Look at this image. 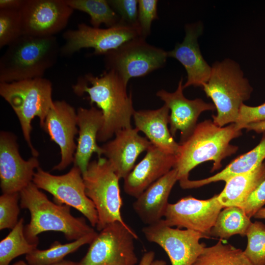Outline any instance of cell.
I'll return each instance as SVG.
<instances>
[{
    "instance_id": "1",
    "label": "cell",
    "mask_w": 265,
    "mask_h": 265,
    "mask_svg": "<svg viewBox=\"0 0 265 265\" xmlns=\"http://www.w3.org/2000/svg\"><path fill=\"white\" fill-rule=\"evenodd\" d=\"M127 85L112 70H106L100 76L86 74L72 85L76 95L87 94L90 104H96L103 113L104 123L97 141H107L118 131L132 127L131 118L135 110L132 94L127 92Z\"/></svg>"
},
{
    "instance_id": "2",
    "label": "cell",
    "mask_w": 265,
    "mask_h": 265,
    "mask_svg": "<svg viewBox=\"0 0 265 265\" xmlns=\"http://www.w3.org/2000/svg\"><path fill=\"white\" fill-rule=\"evenodd\" d=\"M20 195V207L28 210L30 215L29 222L24 227V234L31 243L38 245V235L44 232H61L67 240L74 241L95 231L85 218L74 216L69 206L49 200L33 182Z\"/></svg>"
},
{
    "instance_id": "3",
    "label": "cell",
    "mask_w": 265,
    "mask_h": 265,
    "mask_svg": "<svg viewBox=\"0 0 265 265\" xmlns=\"http://www.w3.org/2000/svg\"><path fill=\"white\" fill-rule=\"evenodd\" d=\"M241 134V130H238L235 123L219 127L212 120H206L197 124L191 134L179 143V151L173 168L177 170L178 181L189 179L190 171L206 161H213L211 172L220 168L222 160L238 149V146L231 144L230 142Z\"/></svg>"
},
{
    "instance_id": "4",
    "label": "cell",
    "mask_w": 265,
    "mask_h": 265,
    "mask_svg": "<svg viewBox=\"0 0 265 265\" xmlns=\"http://www.w3.org/2000/svg\"><path fill=\"white\" fill-rule=\"evenodd\" d=\"M60 49L55 36L22 35L7 46L0 58V83L43 78L57 62Z\"/></svg>"
},
{
    "instance_id": "5",
    "label": "cell",
    "mask_w": 265,
    "mask_h": 265,
    "mask_svg": "<svg viewBox=\"0 0 265 265\" xmlns=\"http://www.w3.org/2000/svg\"><path fill=\"white\" fill-rule=\"evenodd\" d=\"M202 88L215 106L217 114L212 115V121L219 127L236 123L240 106L253 91L239 64L229 58L213 64L210 79Z\"/></svg>"
},
{
    "instance_id": "6",
    "label": "cell",
    "mask_w": 265,
    "mask_h": 265,
    "mask_svg": "<svg viewBox=\"0 0 265 265\" xmlns=\"http://www.w3.org/2000/svg\"><path fill=\"white\" fill-rule=\"evenodd\" d=\"M52 90V82L44 78L0 83V95L16 114L32 156L37 157L39 153L31 141V121L38 117L42 128L46 116L53 106Z\"/></svg>"
},
{
    "instance_id": "7",
    "label": "cell",
    "mask_w": 265,
    "mask_h": 265,
    "mask_svg": "<svg viewBox=\"0 0 265 265\" xmlns=\"http://www.w3.org/2000/svg\"><path fill=\"white\" fill-rule=\"evenodd\" d=\"M82 177L86 194L97 211V230L116 222L127 225L121 214L120 179L107 159L101 157L90 161Z\"/></svg>"
},
{
    "instance_id": "8",
    "label": "cell",
    "mask_w": 265,
    "mask_h": 265,
    "mask_svg": "<svg viewBox=\"0 0 265 265\" xmlns=\"http://www.w3.org/2000/svg\"><path fill=\"white\" fill-rule=\"evenodd\" d=\"M167 52L138 37L104 55L106 70H112L128 84L131 78L144 77L165 65Z\"/></svg>"
},
{
    "instance_id": "9",
    "label": "cell",
    "mask_w": 265,
    "mask_h": 265,
    "mask_svg": "<svg viewBox=\"0 0 265 265\" xmlns=\"http://www.w3.org/2000/svg\"><path fill=\"white\" fill-rule=\"evenodd\" d=\"M78 265H135L136 234L128 224H108L99 231Z\"/></svg>"
},
{
    "instance_id": "10",
    "label": "cell",
    "mask_w": 265,
    "mask_h": 265,
    "mask_svg": "<svg viewBox=\"0 0 265 265\" xmlns=\"http://www.w3.org/2000/svg\"><path fill=\"white\" fill-rule=\"evenodd\" d=\"M32 182L40 189L51 194L54 202L72 207L81 212L96 227L98 215L95 206L85 193L82 172L74 165L67 173L54 175L38 167Z\"/></svg>"
},
{
    "instance_id": "11",
    "label": "cell",
    "mask_w": 265,
    "mask_h": 265,
    "mask_svg": "<svg viewBox=\"0 0 265 265\" xmlns=\"http://www.w3.org/2000/svg\"><path fill=\"white\" fill-rule=\"evenodd\" d=\"M141 37L138 27L120 23L106 28H96L84 23L75 29L64 32L65 43L60 48V55L70 57L84 48L94 49L93 55H105L126 42Z\"/></svg>"
},
{
    "instance_id": "12",
    "label": "cell",
    "mask_w": 265,
    "mask_h": 265,
    "mask_svg": "<svg viewBox=\"0 0 265 265\" xmlns=\"http://www.w3.org/2000/svg\"><path fill=\"white\" fill-rule=\"evenodd\" d=\"M142 232L148 241L157 244L165 251L171 265H191L206 247L200 240L209 238L192 230L170 227L164 219L146 225Z\"/></svg>"
},
{
    "instance_id": "13",
    "label": "cell",
    "mask_w": 265,
    "mask_h": 265,
    "mask_svg": "<svg viewBox=\"0 0 265 265\" xmlns=\"http://www.w3.org/2000/svg\"><path fill=\"white\" fill-rule=\"evenodd\" d=\"M20 10L23 35L37 37L55 36L74 12L65 0H24Z\"/></svg>"
},
{
    "instance_id": "14",
    "label": "cell",
    "mask_w": 265,
    "mask_h": 265,
    "mask_svg": "<svg viewBox=\"0 0 265 265\" xmlns=\"http://www.w3.org/2000/svg\"><path fill=\"white\" fill-rule=\"evenodd\" d=\"M40 167L37 157L25 160L21 156L17 137L12 133H0V186L2 193H20L32 182Z\"/></svg>"
},
{
    "instance_id": "15",
    "label": "cell",
    "mask_w": 265,
    "mask_h": 265,
    "mask_svg": "<svg viewBox=\"0 0 265 265\" xmlns=\"http://www.w3.org/2000/svg\"><path fill=\"white\" fill-rule=\"evenodd\" d=\"M217 197L218 195H215L210 199L200 200L187 196L175 203H169L164 219L170 227L192 230L210 238L211 230L224 208Z\"/></svg>"
},
{
    "instance_id": "16",
    "label": "cell",
    "mask_w": 265,
    "mask_h": 265,
    "mask_svg": "<svg viewBox=\"0 0 265 265\" xmlns=\"http://www.w3.org/2000/svg\"><path fill=\"white\" fill-rule=\"evenodd\" d=\"M77 116L74 107L64 100L54 101L46 116L42 129L60 150V160L53 170H63L74 162V138L79 132Z\"/></svg>"
},
{
    "instance_id": "17",
    "label": "cell",
    "mask_w": 265,
    "mask_h": 265,
    "mask_svg": "<svg viewBox=\"0 0 265 265\" xmlns=\"http://www.w3.org/2000/svg\"><path fill=\"white\" fill-rule=\"evenodd\" d=\"M183 85L181 79L174 92L161 89L156 93L171 111L169 130L173 137L177 131H180V143L185 141L191 134L202 112L216 109L213 104L206 103L201 99L189 100L186 98L183 94Z\"/></svg>"
},
{
    "instance_id": "18",
    "label": "cell",
    "mask_w": 265,
    "mask_h": 265,
    "mask_svg": "<svg viewBox=\"0 0 265 265\" xmlns=\"http://www.w3.org/2000/svg\"><path fill=\"white\" fill-rule=\"evenodd\" d=\"M185 31L183 41L167 52L168 57L178 60L186 71L187 80L183 85L184 89L190 86L202 87L208 81L212 72V67L203 58L198 43L203 26L200 22L187 24Z\"/></svg>"
},
{
    "instance_id": "19",
    "label": "cell",
    "mask_w": 265,
    "mask_h": 265,
    "mask_svg": "<svg viewBox=\"0 0 265 265\" xmlns=\"http://www.w3.org/2000/svg\"><path fill=\"white\" fill-rule=\"evenodd\" d=\"M177 155L165 152L152 144L143 159L124 179L128 195L137 198L150 185L172 169Z\"/></svg>"
},
{
    "instance_id": "20",
    "label": "cell",
    "mask_w": 265,
    "mask_h": 265,
    "mask_svg": "<svg viewBox=\"0 0 265 265\" xmlns=\"http://www.w3.org/2000/svg\"><path fill=\"white\" fill-rule=\"evenodd\" d=\"M132 127L120 130L115 138L102 147L103 155L109 162L118 178L124 179L132 170L138 156L152 145L146 137Z\"/></svg>"
},
{
    "instance_id": "21",
    "label": "cell",
    "mask_w": 265,
    "mask_h": 265,
    "mask_svg": "<svg viewBox=\"0 0 265 265\" xmlns=\"http://www.w3.org/2000/svg\"><path fill=\"white\" fill-rule=\"evenodd\" d=\"M177 176V170L173 168L150 185L133 203L134 211L145 225L153 224L164 217Z\"/></svg>"
},
{
    "instance_id": "22",
    "label": "cell",
    "mask_w": 265,
    "mask_h": 265,
    "mask_svg": "<svg viewBox=\"0 0 265 265\" xmlns=\"http://www.w3.org/2000/svg\"><path fill=\"white\" fill-rule=\"evenodd\" d=\"M77 115L79 137L73 163L83 174L94 153L97 154L98 158L103 155V150L97 141L98 134L104 123V117L102 111L93 106L90 108H78Z\"/></svg>"
},
{
    "instance_id": "23",
    "label": "cell",
    "mask_w": 265,
    "mask_h": 265,
    "mask_svg": "<svg viewBox=\"0 0 265 265\" xmlns=\"http://www.w3.org/2000/svg\"><path fill=\"white\" fill-rule=\"evenodd\" d=\"M169 109L164 104L155 110L135 111L133 117L136 128L151 143L166 153L177 155L180 144L175 141L168 128Z\"/></svg>"
},
{
    "instance_id": "24",
    "label": "cell",
    "mask_w": 265,
    "mask_h": 265,
    "mask_svg": "<svg viewBox=\"0 0 265 265\" xmlns=\"http://www.w3.org/2000/svg\"><path fill=\"white\" fill-rule=\"evenodd\" d=\"M265 159V132L262 138L254 148L233 160L224 169L206 179L198 180H186L179 182L183 189L197 188L213 182L227 181L236 175L250 172L259 165Z\"/></svg>"
},
{
    "instance_id": "25",
    "label": "cell",
    "mask_w": 265,
    "mask_h": 265,
    "mask_svg": "<svg viewBox=\"0 0 265 265\" xmlns=\"http://www.w3.org/2000/svg\"><path fill=\"white\" fill-rule=\"evenodd\" d=\"M265 180V162L255 169L236 175L225 182V186L218 194V200L224 208L240 207L258 186Z\"/></svg>"
},
{
    "instance_id": "26",
    "label": "cell",
    "mask_w": 265,
    "mask_h": 265,
    "mask_svg": "<svg viewBox=\"0 0 265 265\" xmlns=\"http://www.w3.org/2000/svg\"><path fill=\"white\" fill-rule=\"evenodd\" d=\"M252 222L244 210L237 206L225 207L218 214L210 236L228 239L235 235H246Z\"/></svg>"
},
{
    "instance_id": "27",
    "label": "cell",
    "mask_w": 265,
    "mask_h": 265,
    "mask_svg": "<svg viewBox=\"0 0 265 265\" xmlns=\"http://www.w3.org/2000/svg\"><path fill=\"white\" fill-rule=\"evenodd\" d=\"M98 233L94 231L71 242L62 244L58 241L53 242L45 250L36 249L26 255L28 265H48L63 260L67 255L77 251L82 246L93 240Z\"/></svg>"
},
{
    "instance_id": "28",
    "label": "cell",
    "mask_w": 265,
    "mask_h": 265,
    "mask_svg": "<svg viewBox=\"0 0 265 265\" xmlns=\"http://www.w3.org/2000/svg\"><path fill=\"white\" fill-rule=\"evenodd\" d=\"M191 265H253L243 251L221 240L210 247H205Z\"/></svg>"
},
{
    "instance_id": "29",
    "label": "cell",
    "mask_w": 265,
    "mask_h": 265,
    "mask_svg": "<svg viewBox=\"0 0 265 265\" xmlns=\"http://www.w3.org/2000/svg\"><path fill=\"white\" fill-rule=\"evenodd\" d=\"M74 10L85 12L90 17L91 26L99 28L102 24L107 27L119 24L120 18L106 0H65Z\"/></svg>"
},
{
    "instance_id": "30",
    "label": "cell",
    "mask_w": 265,
    "mask_h": 265,
    "mask_svg": "<svg viewBox=\"0 0 265 265\" xmlns=\"http://www.w3.org/2000/svg\"><path fill=\"white\" fill-rule=\"evenodd\" d=\"M24 220L19 219L17 224L0 242V265H9L14 258L26 255L35 249L37 245L29 242L24 234Z\"/></svg>"
},
{
    "instance_id": "31",
    "label": "cell",
    "mask_w": 265,
    "mask_h": 265,
    "mask_svg": "<svg viewBox=\"0 0 265 265\" xmlns=\"http://www.w3.org/2000/svg\"><path fill=\"white\" fill-rule=\"evenodd\" d=\"M246 236L245 256L253 265H265V225L260 221L252 223Z\"/></svg>"
},
{
    "instance_id": "32",
    "label": "cell",
    "mask_w": 265,
    "mask_h": 265,
    "mask_svg": "<svg viewBox=\"0 0 265 265\" xmlns=\"http://www.w3.org/2000/svg\"><path fill=\"white\" fill-rule=\"evenodd\" d=\"M22 35L20 9L0 10V48L8 46Z\"/></svg>"
},
{
    "instance_id": "33",
    "label": "cell",
    "mask_w": 265,
    "mask_h": 265,
    "mask_svg": "<svg viewBox=\"0 0 265 265\" xmlns=\"http://www.w3.org/2000/svg\"><path fill=\"white\" fill-rule=\"evenodd\" d=\"M20 193H2L0 196V230H12L17 224L20 213Z\"/></svg>"
},
{
    "instance_id": "34",
    "label": "cell",
    "mask_w": 265,
    "mask_h": 265,
    "mask_svg": "<svg viewBox=\"0 0 265 265\" xmlns=\"http://www.w3.org/2000/svg\"><path fill=\"white\" fill-rule=\"evenodd\" d=\"M157 0H138V25L141 37L146 39L150 34L152 22L157 19Z\"/></svg>"
},
{
    "instance_id": "35",
    "label": "cell",
    "mask_w": 265,
    "mask_h": 265,
    "mask_svg": "<svg viewBox=\"0 0 265 265\" xmlns=\"http://www.w3.org/2000/svg\"><path fill=\"white\" fill-rule=\"evenodd\" d=\"M108 2L118 15L119 23L139 27L137 20L138 0H109Z\"/></svg>"
},
{
    "instance_id": "36",
    "label": "cell",
    "mask_w": 265,
    "mask_h": 265,
    "mask_svg": "<svg viewBox=\"0 0 265 265\" xmlns=\"http://www.w3.org/2000/svg\"><path fill=\"white\" fill-rule=\"evenodd\" d=\"M265 120V102L258 106H251L243 104L240 107L235 126L241 130L244 127L251 123Z\"/></svg>"
},
{
    "instance_id": "37",
    "label": "cell",
    "mask_w": 265,
    "mask_h": 265,
    "mask_svg": "<svg viewBox=\"0 0 265 265\" xmlns=\"http://www.w3.org/2000/svg\"><path fill=\"white\" fill-rule=\"evenodd\" d=\"M265 205V180L250 194L240 208L251 218Z\"/></svg>"
},
{
    "instance_id": "38",
    "label": "cell",
    "mask_w": 265,
    "mask_h": 265,
    "mask_svg": "<svg viewBox=\"0 0 265 265\" xmlns=\"http://www.w3.org/2000/svg\"><path fill=\"white\" fill-rule=\"evenodd\" d=\"M155 253L150 251L142 256L138 265H166L165 261L162 260H155Z\"/></svg>"
},
{
    "instance_id": "39",
    "label": "cell",
    "mask_w": 265,
    "mask_h": 265,
    "mask_svg": "<svg viewBox=\"0 0 265 265\" xmlns=\"http://www.w3.org/2000/svg\"><path fill=\"white\" fill-rule=\"evenodd\" d=\"M24 0H0L1 9H21Z\"/></svg>"
},
{
    "instance_id": "40",
    "label": "cell",
    "mask_w": 265,
    "mask_h": 265,
    "mask_svg": "<svg viewBox=\"0 0 265 265\" xmlns=\"http://www.w3.org/2000/svg\"><path fill=\"white\" fill-rule=\"evenodd\" d=\"M243 129L246 131H253L257 133H264L265 132V120L249 123L245 125Z\"/></svg>"
},
{
    "instance_id": "41",
    "label": "cell",
    "mask_w": 265,
    "mask_h": 265,
    "mask_svg": "<svg viewBox=\"0 0 265 265\" xmlns=\"http://www.w3.org/2000/svg\"><path fill=\"white\" fill-rule=\"evenodd\" d=\"M48 265H78V262L63 260L59 262Z\"/></svg>"
},
{
    "instance_id": "42",
    "label": "cell",
    "mask_w": 265,
    "mask_h": 265,
    "mask_svg": "<svg viewBox=\"0 0 265 265\" xmlns=\"http://www.w3.org/2000/svg\"><path fill=\"white\" fill-rule=\"evenodd\" d=\"M256 218L265 219V208H263L260 210L254 216Z\"/></svg>"
},
{
    "instance_id": "43",
    "label": "cell",
    "mask_w": 265,
    "mask_h": 265,
    "mask_svg": "<svg viewBox=\"0 0 265 265\" xmlns=\"http://www.w3.org/2000/svg\"><path fill=\"white\" fill-rule=\"evenodd\" d=\"M12 265H27V264L23 261H19Z\"/></svg>"
}]
</instances>
